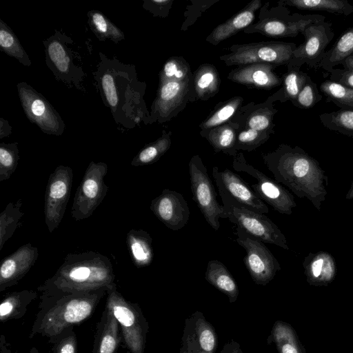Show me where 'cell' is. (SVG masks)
<instances>
[{
    "instance_id": "obj_3",
    "label": "cell",
    "mask_w": 353,
    "mask_h": 353,
    "mask_svg": "<svg viewBox=\"0 0 353 353\" xmlns=\"http://www.w3.org/2000/svg\"><path fill=\"white\" fill-rule=\"evenodd\" d=\"M108 288L41 297L29 339L37 335L48 339L65 329L74 327L88 319L94 312Z\"/></svg>"
},
{
    "instance_id": "obj_9",
    "label": "cell",
    "mask_w": 353,
    "mask_h": 353,
    "mask_svg": "<svg viewBox=\"0 0 353 353\" xmlns=\"http://www.w3.org/2000/svg\"><path fill=\"white\" fill-rule=\"evenodd\" d=\"M232 52L221 57L228 65L288 64L296 46L294 43L270 41L233 46Z\"/></svg>"
},
{
    "instance_id": "obj_50",
    "label": "cell",
    "mask_w": 353,
    "mask_h": 353,
    "mask_svg": "<svg viewBox=\"0 0 353 353\" xmlns=\"http://www.w3.org/2000/svg\"><path fill=\"white\" fill-rule=\"evenodd\" d=\"M342 65L345 69L353 70V54L342 63Z\"/></svg>"
},
{
    "instance_id": "obj_26",
    "label": "cell",
    "mask_w": 353,
    "mask_h": 353,
    "mask_svg": "<svg viewBox=\"0 0 353 353\" xmlns=\"http://www.w3.org/2000/svg\"><path fill=\"white\" fill-rule=\"evenodd\" d=\"M205 279L225 294L230 303L234 302L239 291L236 282L226 266L220 261L211 260L207 264Z\"/></svg>"
},
{
    "instance_id": "obj_39",
    "label": "cell",
    "mask_w": 353,
    "mask_h": 353,
    "mask_svg": "<svg viewBox=\"0 0 353 353\" xmlns=\"http://www.w3.org/2000/svg\"><path fill=\"white\" fill-rule=\"evenodd\" d=\"M19 159L18 143H0V181L10 178L17 168Z\"/></svg>"
},
{
    "instance_id": "obj_27",
    "label": "cell",
    "mask_w": 353,
    "mask_h": 353,
    "mask_svg": "<svg viewBox=\"0 0 353 353\" xmlns=\"http://www.w3.org/2000/svg\"><path fill=\"white\" fill-rule=\"evenodd\" d=\"M259 6L260 1H254L245 10L216 27L209 37L211 42L216 44L248 26L252 21L254 11Z\"/></svg>"
},
{
    "instance_id": "obj_10",
    "label": "cell",
    "mask_w": 353,
    "mask_h": 353,
    "mask_svg": "<svg viewBox=\"0 0 353 353\" xmlns=\"http://www.w3.org/2000/svg\"><path fill=\"white\" fill-rule=\"evenodd\" d=\"M234 157L233 168L237 172H245L256 179L257 183L250 186L264 203H267L281 214L290 215L292 213L296 203L294 196L289 190L248 163L242 154Z\"/></svg>"
},
{
    "instance_id": "obj_5",
    "label": "cell",
    "mask_w": 353,
    "mask_h": 353,
    "mask_svg": "<svg viewBox=\"0 0 353 353\" xmlns=\"http://www.w3.org/2000/svg\"><path fill=\"white\" fill-rule=\"evenodd\" d=\"M105 307L118 321L125 346L131 353H144L149 325L139 305L125 299L115 283L107 290Z\"/></svg>"
},
{
    "instance_id": "obj_15",
    "label": "cell",
    "mask_w": 353,
    "mask_h": 353,
    "mask_svg": "<svg viewBox=\"0 0 353 353\" xmlns=\"http://www.w3.org/2000/svg\"><path fill=\"white\" fill-rule=\"evenodd\" d=\"M302 34L305 41L294 50L288 66L300 68L305 63L310 68H319L327 46L334 37L332 24L326 21L310 24Z\"/></svg>"
},
{
    "instance_id": "obj_34",
    "label": "cell",
    "mask_w": 353,
    "mask_h": 353,
    "mask_svg": "<svg viewBox=\"0 0 353 353\" xmlns=\"http://www.w3.org/2000/svg\"><path fill=\"white\" fill-rule=\"evenodd\" d=\"M22 201L10 202L0 214V251L12 237L24 213L21 210Z\"/></svg>"
},
{
    "instance_id": "obj_49",
    "label": "cell",
    "mask_w": 353,
    "mask_h": 353,
    "mask_svg": "<svg viewBox=\"0 0 353 353\" xmlns=\"http://www.w3.org/2000/svg\"><path fill=\"white\" fill-rule=\"evenodd\" d=\"M12 128L7 120L0 119V139L8 137L11 134Z\"/></svg>"
},
{
    "instance_id": "obj_25",
    "label": "cell",
    "mask_w": 353,
    "mask_h": 353,
    "mask_svg": "<svg viewBox=\"0 0 353 353\" xmlns=\"http://www.w3.org/2000/svg\"><path fill=\"white\" fill-rule=\"evenodd\" d=\"M38 297V292L32 290H23L7 294L0 304V321L6 323L22 318L29 305Z\"/></svg>"
},
{
    "instance_id": "obj_2",
    "label": "cell",
    "mask_w": 353,
    "mask_h": 353,
    "mask_svg": "<svg viewBox=\"0 0 353 353\" xmlns=\"http://www.w3.org/2000/svg\"><path fill=\"white\" fill-rule=\"evenodd\" d=\"M110 259L97 252L68 254L55 273L37 288L39 298L110 288L115 284Z\"/></svg>"
},
{
    "instance_id": "obj_13",
    "label": "cell",
    "mask_w": 353,
    "mask_h": 353,
    "mask_svg": "<svg viewBox=\"0 0 353 353\" xmlns=\"http://www.w3.org/2000/svg\"><path fill=\"white\" fill-rule=\"evenodd\" d=\"M212 173L223 205L242 206L261 214L269 212L267 204L239 175L228 169L220 171L216 166Z\"/></svg>"
},
{
    "instance_id": "obj_19",
    "label": "cell",
    "mask_w": 353,
    "mask_h": 353,
    "mask_svg": "<svg viewBox=\"0 0 353 353\" xmlns=\"http://www.w3.org/2000/svg\"><path fill=\"white\" fill-rule=\"evenodd\" d=\"M39 257L37 247L28 243L5 257L0 265V292L17 285Z\"/></svg>"
},
{
    "instance_id": "obj_48",
    "label": "cell",
    "mask_w": 353,
    "mask_h": 353,
    "mask_svg": "<svg viewBox=\"0 0 353 353\" xmlns=\"http://www.w3.org/2000/svg\"><path fill=\"white\" fill-rule=\"evenodd\" d=\"M220 353H243L239 345L232 341L231 342L227 343L223 348L221 350Z\"/></svg>"
},
{
    "instance_id": "obj_51",
    "label": "cell",
    "mask_w": 353,
    "mask_h": 353,
    "mask_svg": "<svg viewBox=\"0 0 353 353\" xmlns=\"http://www.w3.org/2000/svg\"><path fill=\"white\" fill-rule=\"evenodd\" d=\"M346 199H353V181L350 185V188L345 196Z\"/></svg>"
},
{
    "instance_id": "obj_18",
    "label": "cell",
    "mask_w": 353,
    "mask_h": 353,
    "mask_svg": "<svg viewBox=\"0 0 353 353\" xmlns=\"http://www.w3.org/2000/svg\"><path fill=\"white\" fill-rule=\"evenodd\" d=\"M150 208L156 217L168 228L177 231L188 223L190 211L183 195L170 189L152 200Z\"/></svg>"
},
{
    "instance_id": "obj_45",
    "label": "cell",
    "mask_w": 353,
    "mask_h": 353,
    "mask_svg": "<svg viewBox=\"0 0 353 353\" xmlns=\"http://www.w3.org/2000/svg\"><path fill=\"white\" fill-rule=\"evenodd\" d=\"M240 99H235L221 107L203 123V128H210L215 127L228 121L236 111V109L239 104Z\"/></svg>"
},
{
    "instance_id": "obj_32",
    "label": "cell",
    "mask_w": 353,
    "mask_h": 353,
    "mask_svg": "<svg viewBox=\"0 0 353 353\" xmlns=\"http://www.w3.org/2000/svg\"><path fill=\"white\" fill-rule=\"evenodd\" d=\"M88 17L90 28L98 39H110L118 43L124 39L123 32L100 11L90 10L88 12Z\"/></svg>"
},
{
    "instance_id": "obj_30",
    "label": "cell",
    "mask_w": 353,
    "mask_h": 353,
    "mask_svg": "<svg viewBox=\"0 0 353 353\" xmlns=\"http://www.w3.org/2000/svg\"><path fill=\"white\" fill-rule=\"evenodd\" d=\"M283 3L302 10L324 11L345 17L353 13V6L346 0H289Z\"/></svg>"
},
{
    "instance_id": "obj_31",
    "label": "cell",
    "mask_w": 353,
    "mask_h": 353,
    "mask_svg": "<svg viewBox=\"0 0 353 353\" xmlns=\"http://www.w3.org/2000/svg\"><path fill=\"white\" fill-rule=\"evenodd\" d=\"M183 81H170L161 83L157 98L154 103L155 111L160 115L169 112L174 105L179 103L185 92Z\"/></svg>"
},
{
    "instance_id": "obj_23",
    "label": "cell",
    "mask_w": 353,
    "mask_h": 353,
    "mask_svg": "<svg viewBox=\"0 0 353 353\" xmlns=\"http://www.w3.org/2000/svg\"><path fill=\"white\" fill-rule=\"evenodd\" d=\"M273 66L267 63L242 65L233 71L230 78L239 83L271 89L281 83V79L272 71Z\"/></svg>"
},
{
    "instance_id": "obj_41",
    "label": "cell",
    "mask_w": 353,
    "mask_h": 353,
    "mask_svg": "<svg viewBox=\"0 0 353 353\" xmlns=\"http://www.w3.org/2000/svg\"><path fill=\"white\" fill-rule=\"evenodd\" d=\"M322 98V95L318 90L316 83L308 76L304 86L296 99L292 102L295 106L300 108L310 109L320 101Z\"/></svg>"
},
{
    "instance_id": "obj_21",
    "label": "cell",
    "mask_w": 353,
    "mask_h": 353,
    "mask_svg": "<svg viewBox=\"0 0 353 353\" xmlns=\"http://www.w3.org/2000/svg\"><path fill=\"white\" fill-rule=\"evenodd\" d=\"M307 282L313 286H327L336 275V265L333 256L325 251L310 253L303 261Z\"/></svg>"
},
{
    "instance_id": "obj_33",
    "label": "cell",
    "mask_w": 353,
    "mask_h": 353,
    "mask_svg": "<svg viewBox=\"0 0 353 353\" xmlns=\"http://www.w3.org/2000/svg\"><path fill=\"white\" fill-rule=\"evenodd\" d=\"M0 48L1 51L15 58L23 65H31V61L17 37L1 19H0Z\"/></svg>"
},
{
    "instance_id": "obj_35",
    "label": "cell",
    "mask_w": 353,
    "mask_h": 353,
    "mask_svg": "<svg viewBox=\"0 0 353 353\" xmlns=\"http://www.w3.org/2000/svg\"><path fill=\"white\" fill-rule=\"evenodd\" d=\"M319 119L326 128L353 138V110L340 109L323 113Z\"/></svg>"
},
{
    "instance_id": "obj_43",
    "label": "cell",
    "mask_w": 353,
    "mask_h": 353,
    "mask_svg": "<svg viewBox=\"0 0 353 353\" xmlns=\"http://www.w3.org/2000/svg\"><path fill=\"white\" fill-rule=\"evenodd\" d=\"M196 90L201 97L212 93L218 85V77L212 67H207L200 70L195 79Z\"/></svg>"
},
{
    "instance_id": "obj_36",
    "label": "cell",
    "mask_w": 353,
    "mask_h": 353,
    "mask_svg": "<svg viewBox=\"0 0 353 353\" xmlns=\"http://www.w3.org/2000/svg\"><path fill=\"white\" fill-rule=\"evenodd\" d=\"M320 90L341 109L353 110V89L329 79L321 84Z\"/></svg>"
},
{
    "instance_id": "obj_44",
    "label": "cell",
    "mask_w": 353,
    "mask_h": 353,
    "mask_svg": "<svg viewBox=\"0 0 353 353\" xmlns=\"http://www.w3.org/2000/svg\"><path fill=\"white\" fill-rule=\"evenodd\" d=\"M188 73L185 65L176 58H172L165 63L161 74V83L176 81H183Z\"/></svg>"
},
{
    "instance_id": "obj_38",
    "label": "cell",
    "mask_w": 353,
    "mask_h": 353,
    "mask_svg": "<svg viewBox=\"0 0 353 353\" xmlns=\"http://www.w3.org/2000/svg\"><path fill=\"white\" fill-rule=\"evenodd\" d=\"M208 139L215 152L222 151L234 157L236 156V139L234 130L230 126H221L212 130Z\"/></svg>"
},
{
    "instance_id": "obj_40",
    "label": "cell",
    "mask_w": 353,
    "mask_h": 353,
    "mask_svg": "<svg viewBox=\"0 0 353 353\" xmlns=\"http://www.w3.org/2000/svg\"><path fill=\"white\" fill-rule=\"evenodd\" d=\"M307 77V74L299 68H288L283 77V101L294 100L306 83Z\"/></svg>"
},
{
    "instance_id": "obj_11",
    "label": "cell",
    "mask_w": 353,
    "mask_h": 353,
    "mask_svg": "<svg viewBox=\"0 0 353 353\" xmlns=\"http://www.w3.org/2000/svg\"><path fill=\"white\" fill-rule=\"evenodd\" d=\"M73 180L72 169L57 166L50 175L45 193V223L50 233L61 223L70 199Z\"/></svg>"
},
{
    "instance_id": "obj_20",
    "label": "cell",
    "mask_w": 353,
    "mask_h": 353,
    "mask_svg": "<svg viewBox=\"0 0 353 353\" xmlns=\"http://www.w3.org/2000/svg\"><path fill=\"white\" fill-rule=\"evenodd\" d=\"M324 21L325 17L318 14L288 15L286 13L281 18L265 19L256 27L269 36L294 37L302 34L307 26Z\"/></svg>"
},
{
    "instance_id": "obj_29",
    "label": "cell",
    "mask_w": 353,
    "mask_h": 353,
    "mask_svg": "<svg viewBox=\"0 0 353 353\" xmlns=\"http://www.w3.org/2000/svg\"><path fill=\"white\" fill-rule=\"evenodd\" d=\"M271 337L279 353H306L295 330L288 323L276 321Z\"/></svg>"
},
{
    "instance_id": "obj_6",
    "label": "cell",
    "mask_w": 353,
    "mask_h": 353,
    "mask_svg": "<svg viewBox=\"0 0 353 353\" xmlns=\"http://www.w3.org/2000/svg\"><path fill=\"white\" fill-rule=\"evenodd\" d=\"M108 165L104 162L91 161L77 188L71 209L75 221L89 218L106 196L108 188L104 177Z\"/></svg>"
},
{
    "instance_id": "obj_37",
    "label": "cell",
    "mask_w": 353,
    "mask_h": 353,
    "mask_svg": "<svg viewBox=\"0 0 353 353\" xmlns=\"http://www.w3.org/2000/svg\"><path fill=\"white\" fill-rule=\"evenodd\" d=\"M170 139L163 136L154 142L145 145L132 160V166H141L154 163L169 149Z\"/></svg>"
},
{
    "instance_id": "obj_1",
    "label": "cell",
    "mask_w": 353,
    "mask_h": 353,
    "mask_svg": "<svg viewBox=\"0 0 353 353\" xmlns=\"http://www.w3.org/2000/svg\"><path fill=\"white\" fill-rule=\"evenodd\" d=\"M274 180L299 198H306L320 211L327 195L328 178L319 163L300 147L282 144L263 156Z\"/></svg>"
},
{
    "instance_id": "obj_12",
    "label": "cell",
    "mask_w": 353,
    "mask_h": 353,
    "mask_svg": "<svg viewBox=\"0 0 353 353\" xmlns=\"http://www.w3.org/2000/svg\"><path fill=\"white\" fill-rule=\"evenodd\" d=\"M24 112L29 121L43 132L60 136L65 125L59 114L40 93L25 82L17 85Z\"/></svg>"
},
{
    "instance_id": "obj_4",
    "label": "cell",
    "mask_w": 353,
    "mask_h": 353,
    "mask_svg": "<svg viewBox=\"0 0 353 353\" xmlns=\"http://www.w3.org/2000/svg\"><path fill=\"white\" fill-rule=\"evenodd\" d=\"M100 57L94 78L103 102L110 108L117 123L133 128L134 119L140 117L135 110L139 97L135 71L132 65L109 59L101 53Z\"/></svg>"
},
{
    "instance_id": "obj_22",
    "label": "cell",
    "mask_w": 353,
    "mask_h": 353,
    "mask_svg": "<svg viewBox=\"0 0 353 353\" xmlns=\"http://www.w3.org/2000/svg\"><path fill=\"white\" fill-rule=\"evenodd\" d=\"M119 328L112 311L105 307L97 325L92 353H116L122 340Z\"/></svg>"
},
{
    "instance_id": "obj_16",
    "label": "cell",
    "mask_w": 353,
    "mask_h": 353,
    "mask_svg": "<svg viewBox=\"0 0 353 353\" xmlns=\"http://www.w3.org/2000/svg\"><path fill=\"white\" fill-rule=\"evenodd\" d=\"M70 39L56 31L55 34L43 41L46 62L57 79L77 87L84 73L81 68L74 63L72 50L67 44Z\"/></svg>"
},
{
    "instance_id": "obj_46",
    "label": "cell",
    "mask_w": 353,
    "mask_h": 353,
    "mask_svg": "<svg viewBox=\"0 0 353 353\" xmlns=\"http://www.w3.org/2000/svg\"><path fill=\"white\" fill-rule=\"evenodd\" d=\"M330 80L353 89V70L334 68L330 72Z\"/></svg>"
},
{
    "instance_id": "obj_17",
    "label": "cell",
    "mask_w": 353,
    "mask_h": 353,
    "mask_svg": "<svg viewBox=\"0 0 353 353\" xmlns=\"http://www.w3.org/2000/svg\"><path fill=\"white\" fill-rule=\"evenodd\" d=\"M217 345L215 330L201 312L185 319L179 353H215Z\"/></svg>"
},
{
    "instance_id": "obj_47",
    "label": "cell",
    "mask_w": 353,
    "mask_h": 353,
    "mask_svg": "<svg viewBox=\"0 0 353 353\" xmlns=\"http://www.w3.org/2000/svg\"><path fill=\"white\" fill-rule=\"evenodd\" d=\"M271 123L270 117L267 114H255L248 121L250 128L257 131H263L268 128Z\"/></svg>"
},
{
    "instance_id": "obj_14",
    "label": "cell",
    "mask_w": 353,
    "mask_h": 353,
    "mask_svg": "<svg viewBox=\"0 0 353 353\" xmlns=\"http://www.w3.org/2000/svg\"><path fill=\"white\" fill-rule=\"evenodd\" d=\"M236 241L245 250L243 263L251 278L257 285H265L274 277L281 265L264 243L236 228Z\"/></svg>"
},
{
    "instance_id": "obj_52",
    "label": "cell",
    "mask_w": 353,
    "mask_h": 353,
    "mask_svg": "<svg viewBox=\"0 0 353 353\" xmlns=\"http://www.w3.org/2000/svg\"><path fill=\"white\" fill-rule=\"evenodd\" d=\"M28 353H40L36 347H32Z\"/></svg>"
},
{
    "instance_id": "obj_7",
    "label": "cell",
    "mask_w": 353,
    "mask_h": 353,
    "mask_svg": "<svg viewBox=\"0 0 353 353\" xmlns=\"http://www.w3.org/2000/svg\"><path fill=\"white\" fill-rule=\"evenodd\" d=\"M192 199L206 222L214 229L220 228V219H225L223 205L219 203L214 187L201 159L194 156L189 162Z\"/></svg>"
},
{
    "instance_id": "obj_24",
    "label": "cell",
    "mask_w": 353,
    "mask_h": 353,
    "mask_svg": "<svg viewBox=\"0 0 353 353\" xmlns=\"http://www.w3.org/2000/svg\"><path fill=\"white\" fill-rule=\"evenodd\" d=\"M126 244L133 264L138 268L150 265L154 258L152 239L143 229H131L127 234Z\"/></svg>"
},
{
    "instance_id": "obj_8",
    "label": "cell",
    "mask_w": 353,
    "mask_h": 353,
    "mask_svg": "<svg viewBox=\"0 0 353 353\" xmlns=\"http://www.w3.org/2000/svg\"><path fill=\"white\" fill-rule=\"evenodd\" d=\"M225 219L236 225L247 235L264 243L274 244L288 250L285 235L279 228L264 214L242 206L223 205Z\"/></svg>"
},
{
    "instance_id": "obj_42",
    "label": "cell",
    "mask_w": 353,
    "mask_h": 353,
    "mask_svg": "<svg viewBox=\"0 0 353 353\" xmlns=\"http://www.w3.org/2000/svg\"><path fill=\"white\" fill-rule=\"evenodd\" d=\"M73 328L70 327L48 339V342L52 344L53 353H77V339Z\"/></svg>"
},
{
    "instance_id": "obj_53",
    "label": "cell",
    "mask_w": 353,
    "mask_h": 353,
    "mask_svg": "<svg viewBox=\"0 0 353 353\" xmlns=\"http://www.w3.org/2000/svg\"><path fill=\"white\" fill-rule=\"evenodd\" d=\"M117 353V352H116Z\"/></svg>"
},
{
    "instance_id": "obj_28",
    "label": "cell",
    "mask_w": 353,
    "mask_h": 353,
    "mask_svg": "<svg viewBox=\"0 0 353 353\" xmlns=\"http://www.w3.org/2000/svg\"><path fill=\"white\" fill-rule=\"evenodd\" d=\"M353 54V27L347 29L326 51L319 68L330 72L335 66L342 63Z\"/></svg>"
}]
</instances>
